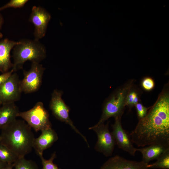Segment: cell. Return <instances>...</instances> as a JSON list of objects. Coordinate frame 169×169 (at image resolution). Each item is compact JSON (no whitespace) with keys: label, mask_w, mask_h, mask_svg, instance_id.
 Here are the masks:
<instances>
[{"label":"cell","mask_w":169,"mask_h":169,"mask_svg":"<svg viewBox=\"0 0 169 169\" xmlns=\"http://www.w3.org/2000/svg\"><path fill=\"white\" fill-rule=\"evenodd\" d=\"M18 158L12 151L0 143V160L8 164H12Z\"/></svg>","instance_id":"obj_17"},{"label":"cell","mask_w":169,"mask_h":169,"mask_svg":"<svg viewBox=\"0 0 169 169\" xmlns=\"http://www.w3.org/2000/svg\"><path fill=\"white\" fill-rule=\"evenodd\" d=\"M4 23V19L2 14L0 13V29L1 28Z\"/></svg>","instance_id":"obj_26"},{"label":"cell","mask_w":169,"mask_h":169,"mask_svg":"<svg viewBox=\"0 0 169 169\" xmlns=\"http://www.w3.org/2000/svg\"><path fill=\"white\" fill-rule=\"evenodd\" d=\"M44 70L42 65L33 62L29 70H23L24 77L20 84L22 92L29 94L38 91L42 84Z\"/></svg>","instance_id":"obj_8"},{"label":"cell","mask_w":169,"mask_h":169,"mask_svg":"<svg viewBox=\"0 0 169 169\" xmlns=\"http://www.w3.org/2000/svg\"><path fill=\"white\" fill-rule=\"evenodd\" d=\"M14 72L13 70L12 69L7 72L0 74V86L3 84Z\"/></svg>","instance_id":"obj_25"},{"label":"cell","mask_w":169,"mask_h":169,"mask_svg":"<svg viewBox=\"0 0 169 169\" xmlns=\"http://www.w3.org/2000/svg\"><path fill=\"white\" fill-rule=\"evenodd\" d=\"M109 123L108 122L106 124L104 123L96 124L89 128V130L95 131L97 136L95 150L106 157L112 155L116 145L112 134L109 130Z\"/></svg>","instance_id":"obj_7"},{"label":"cell","mask_w":169,"mask_h":169,"mask_svg":"<svg viewBox=\"0 0 169 169\" xmlns=\"http://www.w3.org/2000/svg\"></svg>","instance_id":"obj_30"},{"label":"cell","mask_w":169,"mask_h":169,"mask_svg":"<svg viewBox=\"0 0 169 169\" xmlns=\"http://www.w3.org/2000/svg\"><path fill=\"white\" fill-rule=\"evenodd\" d=\"M58 138L57 133L52 128L43 130L40 135L35 138L33 148L39 156H42L44 151L51 147Z\"/></svg>","instance_id":"obj_13"},{"label":"cell","mask_w":169,"mask_h":169,"mask_svg":"<svg viewBox=\"0 0 169 169\" xmlns=\"http://www.w3.org/2000/svg\"><path fill=\"white\" fill-rule=\"evenodd\" d=\"M147 164L126 159L116 155L109 159L100 169H148Z\"/></svg>","instance_id":"obj_12"},{"label":"cell","mask_w":169,"mask_h":169,"mask_svg":"<svg viewBox=\"0 0 169 169\" xmlns=\"http://www.w3.org/2000/svg\"><path fill=\"white\" fill-rule=\"evenodd\" d=\"M139 120L144 118L147 114L151 107H147L139 102L135 106Z\"/></svg>","instance_id":"obj_24"},{"label":"cell","mask_w":169,"mask_h":169,"mask_svg":"<svg viewBox=\"0 0 169 169\" xmlns=\"http://www.w3.org/2000/svg\"><path fill=\"white\" fill-rule=\"evenodd\" d=\"M14 72L22 69L27 61L39 63L46 57L45 47L39 40L23 39L18 42L13 49Z\"/></svg>","instance_id":"obj_3"},{"label":"cell","mask_w":169,"mask_h":169,"mask_svg":"<svg viewBox=\"0 0 169 169\" xmlns=\"http://www.w3.org/2000/svg\"><path fill=\"white\" fill-rule=\"evenodd\" d=\"M8 164L4 163L0 160V169H2L5 167Z\"/></svg>","instance_id":"obj_28"},{"label":"cell","mask_w":169,"mask_h":169,"mask_svg":"<svg viewBox=\"0 0 169 169\" xmlns=\"http://www.w3.org/2000/svg\"><path fill=\"white\" fill-rule=\"evenodd\" d=\"M28 1V0H11L4 6L0 7V11L10 8H22Z\"/></svg>","instance_id":"obj_23"},{"label":"cell","mask_w":169,"mask_h":169,"mask_svg":"<svg viewBox=\"0 0 169 169\" xmlns=\"http://www.w3.org/2000/svg\"><path fill=\"white\" fill-rule=\"evenodd\" d=\"M20 112L15 103L3 104L0 106V130L16 119Z\"/></svg>","instance_id":"obj_16"},{"label":"cell","mask_w":169,"mask_h":169,"mask_svg":"<svg viewBox=\"0 0 169 169\" xmlns=\"http://www.w3.org/2000/svg\"><path fill=\"white\" fill-rule=\"evenodd\" d=\"M155 82L153 79L149 76L144 77L141 83L142 89L146 91H150L152 90L155 87Z\"/></svg>","instance_id":"obj_22"},{"label":"cell","mask_w":169,"mask_h":169,"mask_svg":"<svg viewBox=\"0 0 169 169\" xmlns=\"http://www.w3.org/2000/svg\"><path fill=\"white\" fill-rule=\"evenodd\" d=\"M18 42L5 38L0 40V72L9 71L13 66L11 60L10 52Z\"/></svg>","instance_id":"obj_14"},{"label":"cell","mask_w":169,"mask_h":169,"mask_svg":"<svg viewBox=\"0 0 169 169\" xmlns=\"http://www.w3.org/2000/svg\"><path fill=\"white\" fill-rule=\"evenodd\" d=\"M140 101V93L137 89L132 86L126 97L125 105L130 110Z\"/></svg>","instance_id":"obj_19"},{"label":"cell","mask_w":169,"mask_h":169,"mask_svg":"<svg viewBox=\"0 0 169 169\" xmlns=\"http://www.w3.org/2000/svg\"><path fill=\"white\" fill-rule=\"evenodd\" d=\"M14 169H38L35 162L24 157L18 158L14 163Z\"/></svg>","instance_id":"obj_20"},{"label":"cell","mask_w":169,"mask_h":169,"mask_svg":"<svg viewBox=\"0 0 169 169\" xmlns=\"http://www.w3.org/2000/svg\"><path fill=\"white\" fill-rule=\"evenodd\" d=\"M50 18V14L43 8L36 6L32 7L29 21L35 27V39L39 40L45 36Z\"/></svg>","instance_id":"obj_11"},{"label":"cell","mask_w":169,"mask_h":169,"mask_svg":"<svg viewBox=\"0 0 169 169\" xmlns=\"http://www.w3.org/2000/svg\"><path fill=\"white\" fill-rule=\"evenodd\" d=\"M39 157L41 161L42 169H60L53 162L54 160L56 157L55 152H54L48 160L44 158L43 156Z\"/></svg>","instance_id":"obj_21"},{"label":"cell","mask_w":169,"mask_h":169,"mask_svg":"<svg viewBox=\"0 0 169 169\" xmlns=\"http://www.w3.org/2000/svg\"><path fill=\"white\" fill-rule=\"evenodd\" d=\"M63 92L57 89L54 90L52 95L49 106L54 116L58 120L68 124L77 134L80 135L87 144L89 145L86 137L74 125L69 116V108L62 99Z\"/></svg>","instance_id":"obj_6"},{"label":"cell","mask_w":169,"mask_h":169,"mask_svg":"<svg viewBox=\"0 0 169 169\" xmlns=\"http://www.w3.org/2000/svg\"><path fill=\"white\" fill-rule=\"evenodd\" d=\"M0 143L18 158L32 151L35 138L31 128L24 120L15 119L1 129Z\"/></svg>","instance_id":"obj_2"},{"label":"cell","mask_w":169,"mask_h":169,"mask_svg":"<svg viewBox=\"0 0 169 169\" xmlns=\"http://www.w3.org/2000/svg\"><path fill=\"white\" fill-rule=\"evenodd\" d=\"M19 77L16 72L0 86V106L15 103L20 99L22 93L20 88Z\"/></svg>","instance_id":"obj_9"},{"label":"cell","mask_w":169,"mask_h":169,"mask_svg":"<svg viewBox=\"0 0 169 169\" xmlns=\"http://www.w3.org/2000/svg\"><path fill=\"white\" fill-rule=\"evenodd\" d=\"M168 149L169 145L155 144L147 147L137 148V151L140 152L142 154L141 161L148 164L150 161L156 159Z\"/></svg>","instance_id":"obj_15"},{"label":"cell","mask_w":169,"mask_h":169,"mask_svg":"<svg viewBox=\"0 0 169 169\" xmlns=\"http://www.w3.org/2000/svg\"><path fill=\"white\" fill-rule=\"evenodd\" d=\"M121 118L118 117L115 118V123L112 125V132L111 133L116 145L118 147L134 156L137 151V148L134 146L130 134L123 128Z\"/></svg>","instance_id":"obj_10"},{"label":"cell","mask_w":169,"mask_h":169,"mask_svg":"<svg viewBox=\"0 0 169 169\" xmlns=\"http://www.w3.org/2000/svg\"><path fill=\"white\" fill-rule=\"evenodd\" d=\"M14 164H8L2 169H13Z\"/></svg>","instance_id":"obj_27"},{"label":"cell","mask_w":169,"mask_h":169,"mask_svg":"<svg viewBox=\"0 0 169 169\" xmlns=\"http://www.w3.org/2000/svg\"><path fill=\"white\" fill-rule=\"evenodd\" d=\"M18 117L23 118L36 132L52 128L49 113L41 101L28 110L20 111Z\"/></svg>","instance_id":"obj_5"},{"label":"cell","mask_w":169,"mask_h":169,"mask_svg":"<svg viewBox=\"0 0 169 169\" xmlns=\"http://www.w3.org/2000/svg\"><path fill=\"white\" fill-rule=\"evenodd\" d=\"M3 37V35L2 34V33L0 32V39L2 38Z\"/></svg>","instance_id":"obj_29"},{"label":"cell","mask_w":169,"mask_h":169,"mask_svg":"<svg viewBox=\"0 0 169 169\" xmlns=\"http://www.w3.org/2000/svg\"><path fill=\"white\" fill-rule=\"evenodd\" d=\"M133 80H130L120 87L105 103L101 117L96 124L104 123L109 118L121 117L124 111L127 95L133 85Z\"/></svg>","instance_id":"obj_4"},{"label":"cell","mask_w":169,"mask_h":169,"mask_svg":"<svg viewBox=\"0 0 169 169\" xmlns=\"http://www.w3.org/2000/svg\"><path fill=\"white\" fill-rule=\"evenodd\" d=\"M147 167L148 168L169 169V149L161 155L155 162L148 164Z\"/></svg>","instance_id":"obj_18"},{"label":"cell","mask_w":169,"mask_h":169,"mask_svg":"<svg viewBox=\"0 0 169 169\" xmlns=\"http://www.w3.org/2000/svg\"><path fill=\"white\" fill-rule=\"evenodd\" d=\"M133 143L144 147L155 144L169 145L168 84L164 87L146 115L130 134Z\"/></svg>","instance_id":"obj_1"}]
</instances>
